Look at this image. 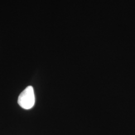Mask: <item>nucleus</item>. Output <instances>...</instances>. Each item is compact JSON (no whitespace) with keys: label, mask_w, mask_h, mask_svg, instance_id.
<instances>
[{"label":"nucleus","mask_w":135,"mask_h":135,"mask_svg":"<svg viewBox=\"0 0 135 135\" xmlns=\"http://www.w3.org/2000/svg\"><path fill=\"white\" fill-rule=\"evenodd\" d=\"M35 97L34 89L32 86L27 87L22 92L18 99V103L20 107L26 110L32 108L35 105Z\"/></svg>","instance_id":"nucleus-1"}]
</instances>
